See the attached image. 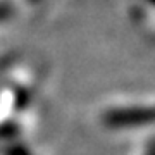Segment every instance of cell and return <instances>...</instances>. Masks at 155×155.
Masks as SVG:
<instances>
[{
    "label": "cell",
    "mask_w": 155,
    "mask_h": 155,
    "mask_svg": "<svg viewBox=\"0 0 155 155\" xmlns=\"http://www.w3.org/2000/svg\"><path fill=\"white\" fill-rule=\"evenodd\" d=\"M107 121L110 126H134L155 121L153 109H129V110H117L109 114Z\"/></svg>",
    "instance_id": "cell-1"
},
{
    "label": "cell",
    "mask_w": 155,
    "mask_h": 155,
    "mask_svg": "<svg viewBox=\"0 0 155 155\" xmlns=\"http://www.w3.org/2000/svg\"><path fill=\"white\" fill-rule=\"evenodd\" d=\"M145 155H155V143H152L148 147V150H147V153Z\"/></svg>",
    "instance_id": "cell-2"
}]
</instances>
